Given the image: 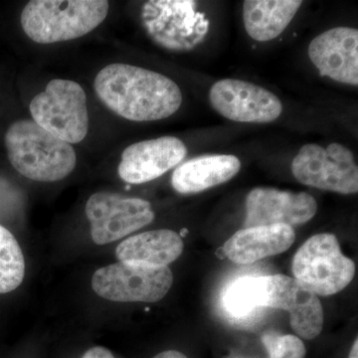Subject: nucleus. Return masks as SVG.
I'll return each mask as SVG.
<instances>
[{
    "instance_id": "obj_19",
    "label": "nucleus",
    "mask_w": 358,
    "mask_h": 358,
    "mask_svg": "<svg viewBox=\"0 0 358 358\" xmlns=\"http://www.w3.org/2000/svg\"><path fill=\"white\" fill-rule=\"evenodd\" d=\"M25 275V261L17 240L0 224V294L17 289Z\"/></svg>"
},
{
    "instance_id": "obj_16",
    "label": "nucleus",
    "mask_w": 358,
    "mask_h": 358,
    "mask_svg": "<svg viewBox=\"0 0 358 358\" xmlns=\"http://www.w3.org/2000/svg\"><path fill=\"white\" fill-rule=\"evenodd\" d=\"M241 169L235 155H201L179 164L171 176V185L181 194L199 193L231 180Z\"/></svg>"
},
{
    "instance_id": "obj_10",
    "label": "nucleus",
    "mask_w": 358,
    "mask_h": 358,
    "mask_svg": "<svg viewBox=\"0 0 358 358\" xmlns=\"http://www.w3.org/2000/svg\"><path fill=\"white\" fill-rule=\"evenodd\" d=\"M262 307L288 312L292 329L301 338L310 341L322 333L324 310L319 296L294 278L262 275Z\"/></svg>"
},
{
    "instance_id": "obj_24",
    "label": "nucleus",
    "mask_w": 358,
    "mask_h": 358,
    "mask_svg": "<svg viewBox=\"0 0 358 358\" xmlns=\"http://www.w3.org/2000/svg\"><path fill=\"white\" fill-rule=\"evenodd\" d=\"M348 358H358V341L357 338L355 339V343L352 346V350H350V355H348Z\"/></svg>"
},
{
    "instance_id": "obj_4",
    "label": "nucleus",
    "mask_w": 358,
    "mask_h": 358,
    "mask_svg": "<svg viewBox=\"0 0 358 358\" xmlns=\"http://www.w3.org/2000/svg\"><path fill=\"white\" fill-rule=\"evenodd\" d=\"M294 279L317 296L338 294L352 281L355 264L343 255L331 233L313 235L296 252L292 263Z\"/></svg>"
},
{
    "instance_id": "obj_8",
    "label": "nucleus",
    "mask_w": 358,
    "mask_h": 358,
    "mask_svg": "<svg viewBox=\"0 0 358 358\" xmlns=\"http://www.w3.org/2000/svg\"><path fill=\"white\" fill-rule=\"evenodd\" d=\"M91 236L98 245L117 241L150 225L155 212L147 200L124 197L113 192H96L86 204Z\"/></svg>"
},
{
    "instance_id": "obj_20",
    "label": "nucleus",
    "mask_w": 358,
    "mask_h": 358,
    "mask_svg": "<svg viewBox=\"0 0 358 358\" xmlns=\"http://www.w3.org/2000/svg\"><path fill=\"white\" fill-rule=\"evenodd\" d=\"M223 306L230 315L242 317L262 307V275L240 278L223 294Z\"/></svg>"
},
{
    "instance_id": "obj_14",
    "label": "nucleus",
    "mask_w": 358,
    "mask_h": 358,
    "mask_svg": "<svg viewBox=\"0 0 358 358\" xmlns=\"http://www.w3.org/2000/svg\"><path fill=\"white\" fill-rule=\"evenodd\" d=\"M308 57L322 76L339 83L358 85V30L336 27L312 40Z\"/></svg>"
},
{
    "instance_id": "obj_9",
    "label": "nucleus",
    "mask_w": 358,
    "mask_h": 358,
    "mask_svg": "<svg viewBox=\"0 0 358 358\" xmlns=\"http://www.w3.org/2000/svg\"><path fill=\"white\" fill-rule=\"evenodd\" d=\"M195 1H150L143 20L155 41L169 49L188 51L203 41L209 20Z\"/></svg>"
},
{
    "instance_id": "obj_13",
    "label": "nucleus",
    "mask_w": 358,
    "mask_h": 358,
    "mask_svg": "<svg viewBox=\"0 0 358 358\" xmlns=\"http://www.w3.org/2000/svg\"><path fill=\"white\" fill-rule=\"evenodd\" d=\"M186 155L187 148L176 136L138 141L122 152L117 171L126 182L141 185L164 176L181 164Z\"/></svg>"
},
{
    "instance_id": "obj_21",
    "label": "nucleus",
    "mask_w": 358,
    "mask_h": 358,
    "mask_svg": "<svg viewBox=\"0 0 358 358\" xmlns=\"http://www.w3.org/2000/svg\"><path fill=\"white\" fill-rule=\"evenodd\" d=\"M262 341L270 358H306L307 348L299 336L268 334Z\"/></svg>"
},
{
    "instance_id": "obj_22",
    "label": "nucleus",
    "mask_w": 358,
    "mask_h": 358,
    "mask_svg": "<svg viewBox=\"0 0 358 358\" xmlns=\"http://www.w3.org/2000/svg\"><path fill=\"white\" fill-rule=\"evenodd\" d=\"M82 358H115V357L108 348L95 346L87 350Z\"/></svg>"
},
{
    "instance_id": "obj_15",
    "label": "nucleus",
    "mask_w": 358,
    "mask_h": 358,
    "mask_svg": "<svg viewBox=\"0 0 358 358\" xmlns=\"http://www.w3.org/2000/svg\"><path fill=\"white\" fill-rule=\"evenodd\" d=\"M294 240L293 227L282 224L244 228L225 242L223 253L232 262L247 265L284 253Z\"/></svg>"
},
{
    "instance_id": "obj_2",
    "label": "nucleus",
    "mask_w": 358,
    "mask_h": 358,
    "mask_svg": "<svg viewBox=\"0 0 358 358\" xmlns=\"http://www.w3.org/2000/svg\"><path fill=\"white\" fill-rule=\"evenodd\" d=\"M4 143L14 169L31 180L59 181L67 178L76 167L74 148L31 120H21L11 124Z\"/></svg>"
},
{
    "instance_id": "obj_3",
    "label": "nucleus",
    "mask_w": 358,
    "mask_h": 358,
    "mask_svg": "<svg viewBox=\"0 0 358 358\" xmlns=\"http://www.w3.org/2000/svg\"><path fill=\"white\" fill-rule=\"evenodd\" d=\"M106 0H32L21 13L23 31L39 44L80 38L107 17Z\"/></svg>"
},
{
    "instance_id": "obj_7",
    "label": "nucleus",
    "mask_w": 358,
    "mask_h": 358,
    "mask_svg": "<svg viewBox=\"0 0 358 358\" xmlns=\"http://www.w3.org/2000/svg\"><path fill=\"white\" fill-rule=\"evenodd\" d=\"M292 173L301 185L341 193L358 192V167L355 155L341 143L327 148L308 143L301 148L292 164Z\"/></svg>"
},
{
    "instance_id": "obj_17",
    "label": "nucleus",
    "mask_w": 358,
    "mask_h": 358,
    "mask_svg": "<svg viewBox=\"0 0 358 358\" xmlns=\"http://www.w3.org/2000/svg\"><path fill=\"white\" fill-rule=\"evenodd\" d=\"M183 249L180 235L173 230L159 229L127 238L117 245L115 256L120 262L162 268L178 260Z\"/></svg>"
},
{
    "instance_id": "obj_5",
    "label": "nucleus",
    "mask_w": 358,
    "mask_h": 358,
    "mask_svg": "<svg viewBox=\"0 0 358 358\" xmlns=\"http://www.w3.org/2000/svg\"><path fill=\"white\" fill-rule=\"evenodd\" d=\"M30 113L42 129L69 145L81 143L88 134L87 96L77 82L52 80L31 101Z\"/></svg>"
},
{
    "instance_id": "obj_18",
    "label": "nucleus",
    "mask_w": 358,
    "mask_h": 358,
    "mask_svg": "<svg viewBox=\"0 0 358 358\" xmlns=\"http://www.w3.org/2000/svg\"><path fill=\"white\" fill-rule=\"evenodd\" d=\"M301 4L300 0H246L243 3L245 29L255 41L277 38L294 20Z\"/></svg>"
},
{
    "instance_id": "obj_1",
    "label": "nucleus",
    "mask_w": 358,
    "mask_h": 358,
    "mask_svg": "<svg viewBox=\"0 0 358 358\" xmlns=\"http://www.w3.org/2000/svg\"><path fill=\"white\" fill-rule=\"evenodd\" d=\"M94 88L106 107L129 121L166 119L182 103L178 85L169 77L122 63L103 68L95 78Z\"/></svg>"
},
{
    "instance_id": "obj_12",
    "label": "nucleus",
    "mask_w": 358,
    "mask_h": 358,
    "mask_svg": "<svg viewBox=\"0 0 358 358\" xmlns=\"http://www.w3.org/2000/svg\"><path fill=\"white\" fill-rule=\"evenodd\" d=\"M317 204L307 192H293L270 187H257L246 199L244 227L301 225L315 215Z\"/></svg>"
},
{
    "instance_id": "obj_11",
    "label": "nucleus",
    "mask_w": 358,
    "mask_h": 358,
    "mask_svg": "<svg viewBox=\"0 0 358 358\" xmlns=\"http://www.w3.org/2000/svg\"><path fill=\"white\" fill-rule=\"evenodd\" d=\"M213 109L230 121L268 124L282 113V103L272 92L237 79L216 82L209 92Z\"/></svg>"
},
{
    "instance_id": "obj_23",
    "label": "nucleus",
    "mask_w": 358,
    "mask_h": 358,
    "mask_svg": "<svg viewBox=\"0 0 358 358\" xmlns=\"http://www.w3.org/2000/svg\"><path fill=\"white\" fill-rule=\"evenodd\" d=\"M152 358H188L185 353L178 352V350H166V352H160Z\"/></svg>"
},
{
    "instance_id": "obj_6",
    "label": "nucleus",
    "mask_w": 358,
    "mask_h": 358,
    "mask_svg": "<svg viewBox=\"0 0 358 358\" xmlns=\"http://www.w3.org/2000/svg\"><path fill=\"white\" fill-rule=\"evenodd\" d=\"M173 275L169 267L117 262L99 268L92 288L101 298L119 303H157L169 293Z\"/></svg>"
}]
</instances>
